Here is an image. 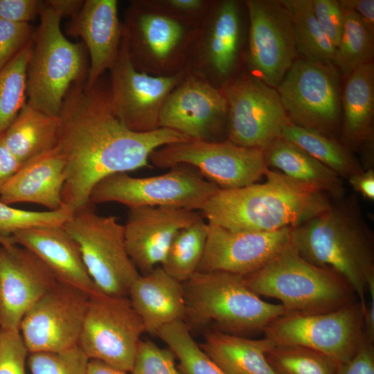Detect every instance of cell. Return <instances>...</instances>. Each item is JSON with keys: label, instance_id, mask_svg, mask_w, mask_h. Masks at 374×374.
Listing matches in <instances>:
<instances>
[{"label": "cell", "instance_id": "cell-11", "mask_svg": "<svg viewBox=\"0 0 374 374\" xmlns=\"http://www.w3.org/2000/svg\"><path fill=\"white\" fill-rule=\"evenodd\" d=\"M339 77L333 64L296 59L276 88L290 122L332 136L341 122Z\"/></svg>", "mask_w": 374, "mask_h": 374}, {"label": "cell", "instance_id": "cell-12", "mask_svg": "<svg viewBox=\"0 0 374 374\" xmlns=\"http://www.w3.org/2000/svg\"><path fill=\"white\" fill-rule=\"evenodd\" d=\"M365 307L357 301L325 313L284 314L273 320L263 332L274 345L306 346L323 353L340 366L356 354L365 339Z\"/></svg>", "mask_w": 374, "mask_h": 374}, {"label": "cell", "instance_id": "cell-14", "mask_svg": "<svg viewBox=\"0 0 374 374\" xmlns=\"http://www.w3.org/2000/svg\"><path fill=\"white\" fill-rule=\"evenodd\" d=\"M109 71L112 110L126 127L137 132L160 128L163 105L186 75L184 70L170 75H154L137 70L130 59L124 31Z\"/></svg>", "mask_w": 374, "mask_h": 374}, {"label": "cell", "instance_id": "cell-13", "mask_svg": "<svg viewBox=\"0 0 374 374\" xmlns=\"http://www.w3.org/2000/svg\"><path fill=\"white\" fill-rule=\"evenodd\" d=\"M162 168L179 165L196 168L220 189H235L256 183L269 170L262 150L223 141L191 139L164 145L150 157Z\"/></svg>", "mask_w": 374, "mask_h": 374}, {"label": "cell", "instance_id": "cell-44", "mask_svg": "<svg viewBox=\"0 0 374 374\" xmlns=\"http://www.w3.org/2000/svg\"><path fill=\"white\" fill-rule=\"evenodd\" d=\"M44 1L0 0V19L13 23H28L39 16Z\"/></svg>", "mask_w": 374, "mask_h": 374}, {"label": "cell", "instance_id": "cell-4", "mask_svg": "<svg viewBox=\"0 0 374 374\" xmlns=\"http://www.w3.org/2000/svg\"><path fill=\"white\" fill-rule=\"evenodd\" d=\"M244 278L258 296L280 301L285 315L325 313L359 301L342 277L306 260L290 243L262 268Z\"/></svg>", "mask_w": 374, "mask_h": 374}, {"label": "cell", "instance_id": "cell-2", "mask_svg": "<svg viewBox=\"0 0 374 374\" xmlns=\"http://www.w3.org/2000/svg\"><path fill=\"white\" fill-rule=\"evenodd\" d=\"M265 182L219 189L201 209L207 222L233 231L294 228L328 208V194L269 168Z\"/></svg>", "mask_w": 374, "mask_h": 374}, {"label": "cell", "instance_id": "cell-29", "mask_svg": "<svg viewBox=\"0 0 374 374\" xmlns=\"http://www.w3.org/2000/svg\"><path fill=\"white\" fill-rule=\"evenodd\" d=\"M262 151L269 168L335 198L343 197L344 188L340 177L292 142L280 137Z\"/></svg>", "mask_w": 374, "mask_h": 374}, {"label": "cell", "instance_id": "cell-24", "mask_svg": "<svg viewBox=\"0 0 374 374\" xmlns=\"http://www.w3.org/2000/svg\"><path fill=\"white\" fill-rule=\"evenodd\" d=\"M66 166L57 147L24 163L0 193V202L31 203L56 211L64 204Z\"/></svg>", "mask_w": 374, "mask_h": 374}, {"label": "cell", "instance_id": "cell-28", "mask_svg": "<svg viewBox=\"0 0 374 374\" xmlns=\"http://www.w3.org/2000/svg\"><path fill=\"white\" fill-rule=\"evenodd\" d=\"M274 343L265 337L253 339L216 329L205 335L203 350L227 374H278L266 358Z\"/></svg>", "mask_w": 374, "mask_h": 374}, {"label": "cell", "instance_id": "cell-21", "mask_svg": "<svg viewBox=\"0 0 374 374\" xmlns=\"http://www.w3.org/2000/svg\"><path fill=\"white\" fill-rule=\"evenodd\" d=\"M202 218L195 211L166 206L129 208L124 226L130 258L143 274L164 260L171 242L184 228Z\"/></svg>", "mask_w": 374, "mask_h": 374}, {"label": "cell", "instance_id": "cell-50", "mask_svg": "<svg viewBox=\"0 0 374 374\" xmlns=\"http://www.w3.org/2000/svg\"><path fill=\"white\" fill-rule=\"evenodd\" d=\"M47 5L59 12L62 17H71L82 7V0H48Z\"/></svg>", "mask_w": 374, "mask_h": 374}, {"label": "cell", "instance_id": "cell-19", "mask_svg": "<svg viewBox=\"0 0 374 374\" xmlns=\"http://www.w3.org/2000/svg\"><path fill=\"white\" fill-rule=\"evenodd\" d=\"M57 282L35 254L5 236L0 242V329L19 330L26 313Z\"/></svg>", "mask_w": 374, "mask_h": 374}, {"label": "cell", "instance_id": "cell-47", "mask_svg": "<svg viewBox=\"0 0 374 374\" xmlns=\"http://www.w3.org/2000/svg\"><path fill=\"white\" fill-rule=\"evenodd\" d=\"M160 2L175 12L196 19L205 11L207 4L203 0H163Z\"/></svg>", "mask_w": 374, "mask_h": 374}, {"label": "cell", "instance_id": "cell-16", "mask_svg": "<svg viewBox=\"0 0 374 374\" xmlns=\"http://www.w3.org/2000/svg\"><path fill=\"white\" fill-rule=\"evenodd\" d=\"M89 295L57 282L26 313L19 331L28 353L78 346Z\"/></svg>", "mask_w": 374, "mask_h": 374}, {"label": "cell", "instance_id": "cell-49", "mask_svg": "<svg viewBox=\"0 0 374 374\" xmlns=\"http://www.w3.org/2000/svg\"><path fill=\"white\" fill-rule=\"evenodd\" d=\"M341 4L353 10L374 35V1L341 0Z\"/></svg>", "mask_w": 374, "mask_h": 374}, {"label": "cell", "instance_id": "cell-42", "mask_svg": "<svg viewBox=\"0 0 374 374\" xmlns=\"http://www.w3.org/2000/svg\"><path fill=\"white\" fill-rule=\"evenodd\" d=\"M34 31L30 24L0 19V71L32 40Z\"/></svg>", "mask_w": 374, "mask_h": 374}, {"label": "cell", "instance_id": "cell-5", "mask_svg": "<svg viewBox=\"0 0 374 374\" xmlns=\"http://www.w3.org/2000/svg\"><path fill=\"white\" fill-rule=\"evenodd\" d=\"M186 319L243 336L263 332L285 314L280 304L266 302L247 285L244 276L224 271H196L183 283Z\"/></svg>", "mask_w": 374, "mask_h": 374}, {"label": "cell", "instance_id": "cell-32", "mask_svg": "<svg viewBox=\"0 0 374 374\" xmlns=\"http://www.w3.org/2000/svg\"><path fill=\"white\" fill-rule=\"evenodd\" d=\"M281 1L290 14L298 54L309 62L332 64L336 47L319 24L311 0Z\"/></svg>", "mask_w": 374, "mask_h": 374}, {"label": "cell", "instance_id": "cell-27", "mask_svg": "<svg viewBox=\"0 0 374 374\" xmlns=\"http://www.w3.org/2000/svg\"><path fill=\"white\" fill-rule=\"evenodd\" d=\"M342 143L350 150L373 142L374 64H364L348 78L341 96Z\"/></svg>", "mask_w": 374, "mask_h": 374}, {"label": "cell", "instance_id": "cell-36", "mask_svg": "<svg viewBox=\"0 0 374 374\" xmlns=\"http://www.w3.org/2000/svg\"><path fill=\"white\" fill-rule=\"evenodd\" d=\"M157 335L177 357L185 374H227L194 340L184 321L163 326Z\"/></svg>", "mask_w": 374, "mask_h": 374}, {"label": "cell", "instance_id": "cell-40", "mask_svg": "<svg viewBox=\"0 0 374 374\" xmlns=\"http://www.w3.org/2000/svg\"><path fill=\"white\" fill-rule=\"evenodd\" d=\"M132 374H182L176 367L170 349L160 348L153 341H139Z\"/></svg>", "mask_w": 374, "mask_h": 374}, {"label": "cell", "instance_id": "cell-7", "mask_svg": "<svg viewBox=\"0 0 374 374\" xmlns=\"http://www.w3.org/2000/svg\"><path fill=\"white\" fill-rule=\"evenodd\" d=\"M123 26L134 66L154 75L183 71L201 32L197 19L175 12L160 1H132L124 12Z\"/></svg>", "mask_w": 374, "mask_h": 374}, {"label": "cell", "instance_id": "cell-22", "mask_svg": "<svg viewBox=\"0 0 374 374\" xmlns=\"http://www.w3.org/2000/svg\"><path fill=\"white\" fill-rule=\"evenodd\" d=\"M68 36L80 38L89 57L87 86L93 84L115 60L121 45L123 26L116 0H86L65 25Z\"/></svg>", "mask_w": 374, "mask_h": 374}, {"label": "cell", "instance_id": "cell-25", "mask_svg": "<svg viewBox=\"0 0 374 374\" xmlns=\"http://www.w3.org/2000/svg\"><path fill=\"white\" fill-rule=\"evenodd\" d=\"M127 297L149 334L157 335L163 326L186 319L183 283L161 267L140 274L131 285Z\"/></svg>", "mask_w": 374, "mask_h": 374}, {"label": "cell", "instance_id": "cell-37", "mask_svg": "<svg viewBox=\"0 0 374 374\" xmlns=\"http://www.w3.org/2000/svg\"><path fill=\"white\" fill-rule=\"evenodd\" d=\"M266 358L278 374H336L339 366L323 353L300 345H274Z\"/></svg>", "mask_w": 374, "mask_h": 374}, {"label": "cell", "instance_id": "cell-43", "mask_svg": "<svg viewBox=\"0 0 374 374\" xmlns=\"http://www.w3.org/2000/svg\"><path fill=\"white\" fill-rule=\"evenodd\" d=\"M311 2L319 24L336 47L344 28V12L339 1L311 0Z\"/></svg>", "mask_w": 374, "mask_h": 374}, {"label": "cell", "instance_id": "cell-18", "mask_svg": "<svg viewBox=\"0 0 374 374\" xmlns=\"http://www.w3.org/2000/svg\"><path fill=\"white\" fill-rule=\"evenodd\" d=\"M228 107L222 90L197 73L186 74L162 108L159 127L191 139L215 141L226 126Z\"/></svg>", "mask_w": 374, "mask_h": 374}, {"label": "cell", "instance_id": "cell-46", "mask_svg": "<svg viewBox=\"0 0 374 374\" xmlns=\"http://www.w3.org/2000/svg\"><path fill=\"white\" fill-rule=\"evenodd\" d=\"M21 165L6 146L2 134H0V193Z\"/></svg>", "mask_w": 374, "mask_h": 374}, {"label": "cell", "instance_id": "cell-33", "mask_svg": "<svg viewBox=\"0 0 374 374\" xmlns=\"http://www.w3.org/2000/svg\"><path fill=\"white\" fill-rule=\"evenodd\" d=\"M208 224L202 218L181 229L174 238L161 268L184 283L197 270L206 242Z\"/></svg>", "mask_w": 374, "mask_h": 374}, {"label": "cell", "instance_id": "cell-34", "mask_svg": "<svg viewBox=\"0 0 374 374\" xmlns=\"http://www.w3.org/2000/svg\"><path fill=\"white\" fill-rule=\"evenodd\" d=\"M341 6L344 28L332 64L339 74L347 78L359 66L372 62L374 35L353 10Z\"/></svg>", "mask_w": 374, "mask_h": 374}, {"label": "cell", "instance_id": "cell-9", "mask_svg": "<svg viewBox=\"0 0 374 374\" xmlns=\"http://www.w3.org/2000/svg\"><path fill=\"white\" fill-rule=\"evenodd\" d=\"M219 189L213 183L179 165L164 174L148 177H134L127 173L109 175L95 186L89 204L116 202L129 208L166 206L201 211Z\"/></svg>", "mask_w": 374, "mask_h": 374}, {"label": "cell", "instance_id": "cell-20", "mask_svg": "<svg viewBox=\"0 0 374 374\" xmlns=\"http://www.w3.org/2000/svg\"><path fill=\"white\" fill-rule=\"evenodd\" d=\"M291 229L286 227L269 232L233 231L208 224L205 249L197 271L249 275L262 268L290 243Z\"/></svg>", "mask_w": 374, "mask_h": 374}, {"label": "cell", "instance_id": "cell-52", "mask_svg": "<svg viewBox=\"0 0 374 374\" xmlns=\"http://www.w3.org/2000/svg\"><path fill=\"white\" fill-rule=\"evenodd\" d=\"M0 238H1V235H0Z\"/></svg>", "mask_w": 374, "mask_h": 374}, {"label": "cell", "instance_id": "cell-6", "mask_svg": "<svg viewBox=\"0 0 374 374\" xmlns=\"http://www.w3.org/2000/svg\"><path fill=\"white\" fill-rule=\"evenodd\" d=\"M39 17L27 67L26 103L57 116L70 87L87 80L89 59L82 42H71L64 36L60 26L62 17L45 1Z\"/></svg>", "mask_w": 374, "mask_h": 374}, {"label": "cell", "instance_id": "cell-39", "mask_svg": "<svg viewBox=\"0 0 374 374\" xmlns=\"http://www.w3.org/2000/svg\"><path fill=\"white\" fill-rule=\"evenodd\" d=\"M88 362L75 346L62 352L30 353L27 367L30 374H86Z\"/></svg>", "mask_w": 374, "mask_h": 374}, {"label": "cell", "instance_id": "cell-23", "mask_svg": "<svg viewBox=\"0 0 374 374\" xmlns=\"http://www.w3.org/2000/svg\"><path fill=\"white\" fill-rule=\"evenodd\" d=\"M10 237L35 254L58 282L89 295L99 290L87 270L77 242L63 225L23 229Z\"/></svg>", "mask_w": 374, "mask_h": 374}, {"label": "cell", "instance_id": "cell-35", "mask_svg": "<svg viewBox=\"0 0 374 374\" xmlns=\"http://www.w3.org/2000/svg\"><path fill=\"white\" fill-rule=\"evenodd\" d=\"M32 40L0 71V134L13 123L26 103L27 67Z\"/></svg>", "mask_w": 374, "mask_h": 374}, {"label": "cell", "instance_id": "cell-10", "mask_svg": "<svg viewBox=\"0 0 374 374\" xmlns=\"http://www.w3.org/2000/svg\"><path fill=\"white\" fill-rule=\"evenodd\" d=\"M144 332L143 323L127 296L98 290L89 295L78 346L89 359L127 373Z\"/></svg>", "mask_w": 374, "mask_h": 374}, {"label": "cell", "instance_id": "cell-26", "mask_svg": "<svg viewBox=\"0 0 374 374\" xmlns=\"http://www.w3.org/2000/svg\"><path fill=\"white\" fill-rule=\"evenodd\" d=\"M240 8L235 0L219 2L199 35L202 60L220 77L228 76L237 63L241 39Z\"/></svg>", "mask_w": 374, "mask_h": 374}, {"label": "cell", "instance_id": "cell-51", "mask_svg": "<svg viewBox=\"0 0 374 374\" xmlns=\"http://www.w3.org/2000/svg\"><path fill=\"white\" fill-rule=\"evenodd\" d=\"M86 374H127V372L113 367L102 361L89 359Z\"/></svg>", "mask_w": 374, "mask_h": 374}, {"label": "cell", "instance_id": "cell-30", "mask_svg": "<svg viewBox=\"0 0 374 374\" xmlns=\"http://www.w3.org/2000/svg\"><path fill=\"white\" fill-rule=\"evenodd\" d=\"M2 136L8 148L23 164L57 147L60 121L58 115L47 114L26 103Z\"/></svg>", "mask_w": 374, "mask_h": 374}, {"label": "cell", "instance_id": "cell-3", "mask_svg": "<svg viewBox=\"0 0 374 374\" xmlns=\"http://www.w3.org/2000/svg\"><path fill=\"white\" fill-rule=\"evenodd\" d=\"M290 244L306 260L342 277L366 305V295L374 280L373 242L355 215L331 205L292 228Z\"/></svg>", "mask_w": 374, "mask_h": 374}, {"label": "cell", "instance_id": "cell-8", "mask_svg": "<svg viewBox=\"0 0 374 374\" xmlns=\"http://www.w3.org/2000/svg\"><path fill=\"white\" fill-rule=\"evenodd\" d=\"M63 226L77 242L96 287L108 295L127 296L140 273L128 255L123 224L89 204L74 211Z\"/></svg>", "mask_w": 374, "mask_h": 374}, {"label": "cell", "instance_id": "cell-45", "mask_svg": "<svg viewBox=\"0 0 374 374\" xmlns=\"http://www.w3.org/2000/svg\"><path fill=\"white\" fill-rule=\"evenodd\" d=\"M336 374H374V344L364 339L356 354Z\"/></svg>", "mask_w": 374, "mask_h": 374}, {"label": "cell", "instance_id": "cell-15", "mask_svg": "<svg viewBox=\"0 0 374 374\" xmlns=\"http://www.w3.org/2000/svg\"><path fill=\"white\" fill-rule=\"evenodd\" d=\"M222 91L228 107L227 137L234 144L262 150L291 123L276 89L253 75L235 78Z\"/></svg>", "mask_w": 374, "mask_h": 374}, {"label": "cell", "instance_id": "cell-48", "mask_svg": "<svg viewBox=\"0 0 374 374\" xmlns=\"http://www.w3.org/2000/svg\"><path fill=\"white\" fill-rule=\"evenodd\" d=\"M348 179L354 190L359 193L364 198L373 201L374 171L373 169L353 174Z\"/></svg>", "mask_w": 374, "mask_h": 374}, {"label": "cell", "instance_id": "cell-41", "mask_svg": "<svg viewBox=\"0 0 374 374\" xmlns=\"http://www.w3.org/2000/svg\"><path fill=\"white\" fill-rule=\"evenodd\" d=\"M28 353L19 330L0 329V374H27Z\"/></svg>", "mask_w": 374, "mask_h": 374}, {"label": "cell", "instance_id": "cell-1", "mask_svg": "<svg viewBox=\"0 0 374 374\" xmlns=\"http://www.w3.org/2000/svg\"><path fill=\"white\" fill-rule=\"evenodd\" d=\"M58 117L57 148L66 166L62 201L73 211L89 204L92 190L103 179L148 167L154 150L191 140L167 128L137 132L126 127L112 110L103 75L91 86L86 80L73 83Z\"/></svg>", "mask_w": 374, "mask_h": 374}, {"label": "cell", "instance_id": "cell-38", "mask_svg": "<svg viewBox=\"0 0 374 374\" xmlns=\"http://www.w3.org/2000/svg\"><path fill=\"white\" fill-rule=\"evenodd\" d=\"M73 211L66 205L56 211H33L16 208L0 202V235L12 233L33 227L64 225Z\"/></svg>", "mask_w": 374, "mask_h": 374}, {"label": "cell", "instance_id": "cell-17", "mask_svg": "<svg viewBox=\"0 0 374 374\" xmlns=\"http://www.w3.org/2000/svg\"><path fill=\"white\" fill-rule=\"evenodd\" d=\"M245 4L253 75L276 88L298 56L290 12L281 0H247Z\"/></svg>", "mask_w": 374, "mask_h": 374}, {"label": "cell", "instance_id": "cell-31", "mask_svg": "<svg viewBox=\"0 0 374 374\" xmlns=\"http://www.w3.org/2000/svg\"><path fill=\"white\" fill-rule=\"evenodd\" d=\"M281 137L301 148L339 177H348L363 171L350 150L332 136L290 123L284 127Z\"/></svg>", "mask_w": 374, "mask_h": 374}]
</instances>
